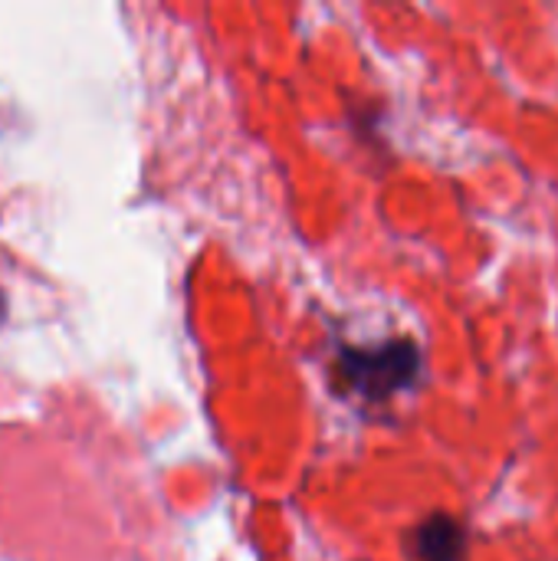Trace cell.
<instances>
[{
    "label": "cell",
    "instance_id": "2",
    "mask_svg": "<svg viewBox=\"0 0 558 561\" xmlns=\"http://www.w3.org/2000/svg\"><path fill=\"white\" fill-rule=\"evenodd\" d=\"M414 552L421 561H467V533L454 516L437 513L418 526Z\"/></svg>",
    "mask_w": 558,
    "mask_h": 561
},
{
    "label": "cell",
    "instance_id": "1",
    "mask_svg": "<svg viewBox=\"0 0 558 561\" xmlns=\"http://www.w3.org/2000/svg\"><path fill=\"white\" fill-rule=\"evenodd\" d=\"M335 375L349 394H358L365 401H391L421 381L424 352L411 339L345 345L335 358Z\"/></svg>",
    "mask_w": 558,
    "mask_h": 561
}]
</instances>
